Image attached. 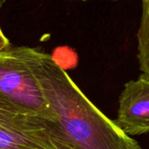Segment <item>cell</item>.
I'll return each mask as SVG.
<instances>
[{
	"label": "cell",
	"mask_w": 149,
	"mask_h": 149,
	"mask_svg": "<svg viewBox=\"0 0 149 149\" xmlns=\"http://www.w3.org/2000/svg\"><path fill=\"white\" fill-rule=\"evenodd\" d=\"M52 119L56 149H141L98 109L52 55L26 46Z\"/></svg>",
	"instance_id": "6da1fadb"
},
{
	"label": "cell",
	"mask_w": 149,
	"mask_h": 149,
	"mask_svg": "<svg viewBox=\"0 0 149 149\" xmlns=\"http://www.w3.org/2000/svg\"><path fill=\"white\" fill-rule=\"evenodd\" d=\"M0 98L52 122L49 107L28 61L26 46L10 45L0 52Z\"/></svg>",
	"instance_id": "7a4b0ae2"
},
{
	"label": "cell",
	"mask_w": 149,
	"mask_h": 149,
	"mask_svg": "<svg viewBox=\"0 0 149 149\" xmlns=\"http://www.w3.org/2000/svg\"><path fill=\"white\" fill-rule=\"evenodd\" d=\"M0 149H56L52 121L0 98Z\"/></svg>",
	"instance_id": "3957f363"
},
{
	"label": "cell",
	"mask_w": 149,
	"mask_h": 149,
	"mask_svg": "<svg viewBox=\"0 0 149 149\" xmlns=\"http://www.w3.org/2000/svg\"><path fill=\"white\" fill-rule=\"evenodd\" d=\"M114 123L127 135L149 133V77L142 73L125 84Z\"/></svg>",
	"instance_id": "277c9868"
},
{
	"label": "cell",
	"mask_w": 149,
	"mask_h": 149,
	"mask_svg": "<svg viewBox=\"0 0 149 149\" xmlns=\"http://www.w3.org/2000/svg\"><path fill=\"white\" fill-rule=\"evenodd\" d=\"M142 1V14L137 32L138 60L141 71L149 77V0Z\"/></svg>",
	"instance_id": "5b68a950"
},
{
	"label": "cell",
	"mask_w": 149,
	"mask_h": 149,
	"mask_svg": "<svg viewBox=\"0 0 149 149\" xmlns=\"http://www.w3.org/2000/svg\"><path fill=\"white\" fill-rule=\"evenodd\" d=\"M10 45H10L8 38L3 32V31L1 29V25H0V52L8 49Z\"/></svg>",
	"instance_id": "8992f818"
},
{
	"label": "cell",
	"mask_w": 149,
	"mask_h": 149,
	"mask_svg": "<svg viewBox=\"0 0 149 149\" xmlns=\"http://www.w3.org/2000/svg\"><path fill=\"white\" fill-rule=\"evenodd\" d=\"M4 3H5V0H0V11H1V9H2Z\"/></svg>",
	"instance_id": "52a82bcc"
},
{
	"label": "cell",
	"mask_w": 149,
	"mask_h": 149,
	"mask_svg": "<svg viewBox=\"0 0 149 149\" xmlns=\"http://www.w3.org/2000/svg\"><path fill=\"white\" fill-rule=\"evenodd\" d=\"M78 1H83V2H86V1H88V0H78Z\"/></svg>",
	"instance_id": "ba28073f"
}]
</instances>
